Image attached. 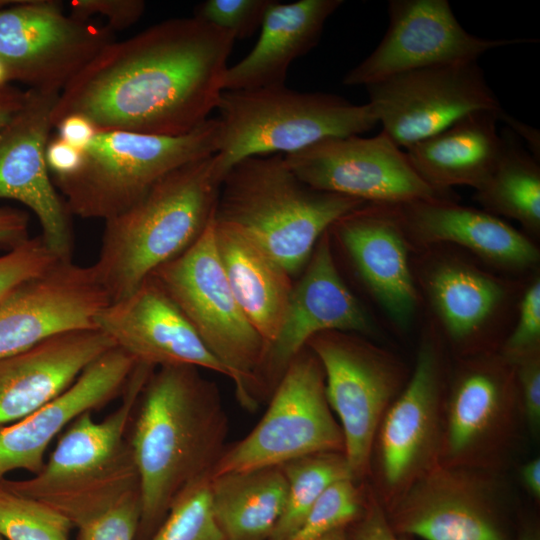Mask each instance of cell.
I'll return each instance as SVG.
<instances>
[{"label":"cell","instance_id":"ac0fdd59","mask_svg":"<svg viewBox=\"0 0 540 540\" xmlns=\"http://www.w3.org/2000/svg\"><path fill=\"white\" fill-rule=\"evenodd\" d=\"M57 93L27 89L19 110L0 124V199L25 205L37 217L41 237L60 261H72V215L46 163Z\"/></svg>","mask_w":540,"mask_h":540},{"label":"cell","instance_id":"7bdbcfd3","mask_svg":"<svg viewBox=\"0 0 540 540\" xmlns=\"http://www.w3.org/2000/svg\"><path fill=\"white\" fill-rule=\"evenodd\" d=\"M45 157L51 177H62L74 173L80 167L83 151L56 136L50 138Z\"/></svg>","mask_w":540,"mask_h":540},{"label":"cell","instance_id":"f35d334b","mask_svg":"<svg viewBox=\"0 0 540 540\" xmlns=\"http://www.w3.org/2000/svg\"><path fill=\"white\" fill-rule=\"evenodd\" d=\"M500 353L512 364L540 353L539 278H534L523 293L516 325Z\"/></svg>","mask_w":540,"mask_h":540},{"label":"cell","instance_id":"60d3db41","mask_svg":"<svg viewBox=\"0 0 540 540\" xmlns=\"http://www.w3.org/2000/svg\"><path fill=\"white\" fill-rule=\"evenodd\" d=\"M514 365L524 420L530 431L536 434L540 426V353Z\"/></svg>","mask_w":540,"mask_h":540},{"label":"cell","instance_id":"484cf974","mask_svg":"<svg viewBox=\"0 0 540 540\" xmlns=\"http://www.w3.org/2000/svg\"><path fill=\"white\" fill-rule=\"evenodd\" d=\"M342 4V0L272 1L257 43L242 60L227 68L223 89L284 86L291 63L318 45L326 21Z\"/></svg>","mask_w":540,"mask_h":540},{"label":"cell","instance_id":"e0dca14e","mask_svg":"<svg viewBox=\"0 0 540 540\" xmlns=\"http://www.w3.org/2000/svg\"><path fill=\"white\" fill-rule=\"evenodd\" d=\"M389 25L378 46L343 77L347 86H368L433 66L477 62L489 50L536 39H486L468 33L447 0H390Z\"/></svg>","mask_w":540,"mask_h":540},{"label":"cell","instance_id":"277c9868","mask_svg":"<svg viewBox=\"0 0 540 540\" xmlns=\"http://www.w3.org/2000/svg\"><path fill=\"white\" fill-rule=\"evenodd\" d=\"M366 203L309 186L280 155L252 156L228 170L214 219L238 229L293 276L321 236Z\"/></svg>","mask_w":540,"mask_h":540},{"label":"cell","instance_id":"4fadbf2b","mask_svg":"<svg viewBox=\"0 0 540 540\" xmlns=\"http://www.w3.org/2000/svg\"><path fill=\"white\" fill-rule=\"evenodd\" d=\"M104 24L66 14L54 0H0V62L8 83L59 94L109 43Z\"/></svg>","mask_w":540,"mask_h":540},{"label":"cell","instance_id":"b9f144b4","mask_svg":"<svg viewBox=\"0 0 540 540\" xmlns=\"http://www.w3.org/2000/svg\"><path fill=\"white\" fill-rule=\"evenodd\" d=\"M350 535L353 540H401L400 535L391 528L385 511L372 489L368 490L365 510L352 524Z\"/></svg>","mask_w":540,"mask_h":540},{"label":"cell","instance_id":"e575fe53","mask_svg":"<svg viewBox=\"0 0 540 540\" xmlns=\"http://www.w3.org/2000/svg\"><path fill=\"white\" fill-rule=\"evenodd\" d=\"M367 498L368 491L353 478L333 482L318 497L289 540H315L328 532L352 525L363 514Z\"/></svg>","mask_w":540,"mask_h":540},{"label":"cell","instance_id":"4316f807","mask_svg":"<svg viewBox=\"0 0 540 540\" xmlns=\"http://www.w3.org/2000/svg\"><path fill=\"white\" fill-rule=\"evenodd\" d=\"M500 110H476L440 132L410 146L406 155L432 187L449 192L456 185L478 190L493 173L503 147L497 131Z\"/></svg>","mask_w":540,"mask_h":540},{"label":"cell","instance_id":"4dcf8cb0","mask_svg":"<svg viewBox=\"0 0 540 540\" xmlns=\"http://www.w3.org/2000/svg\"><path fill=\"white\" fill-rule=\"evenodd\" d=\"M499 161L475 199L484 210L519 222L531 234L540 231V166L508 128Z\"/></svg>","mask_w":540,"mask_h":540},{"label":"cell","instance_id":"8d00e7d4","mask_svg":"<svg viewBox=\"0 0 540 540\" xmlns=\"http://www.w3.org/2000/svg\"><path fill=\"white\" fill-rule=\"evenodd\" d=\"M58 261L41 235L28 237L0 255V302L19 285L42 274Z\"/></svg>","mask_w":540,"mask_h":540},{"label":"cell","instance_id":"bcb514c9","mask_svg":"<svg viewBox=\"0 0 540 540\" xmlns=\"http://www.w3.org/2000/svg\"><path fill=\"white\" fill-rule=\"evenodd\" d=\"M499 121H504L508 129L511 130L515 135H519L524 139L528 148L530 149L531 155L539 161L540 157V132L538 129L521 122L520 120L514 118L513 116L507 114L502 110L499 113Z\"/></svg>","mask_w":540,"mask_h":540},{"label":"cell","instance_id":"d4e9b609","mask_svg":"<svg viewBox=\"0 0 540 540\" xmlns=\"http://www.w3.org/2000/svg\"><path fill=\"white\" fill-rule=\"evenodd\" d=\"M395 207L407 239L417 244L453 243L508 270L529 269L539 261V250L526 235L485 210L447 199L415 200Z\"/></svg>","mask_w":540,"mask_h":540},{"label":"cell","instance_id":"f546056e","mask_svg":"<svg viewBox=\"0 0 540 540\" xmlns=\"http://www.w3.org/2000/svg\"><path fill=\"white\" fill-rule=\"evenodd\" d=\"M215 519L226 540H267L286 502L281 466L210 477Z\"/></svg>","mask_w":540,"mask_h":540},{"label":"cell","instance_id":"7402d4cb","mask_svg":"<svg viewBox=\"0 0 540 540\" xmlns=\"http://www.w3.org/2000/svg\"><path fill=\"white\" fill-rule=\"evenodd\" d=\"M136 364L126 352L113 347L57 397L24 418L0 426V481L17 469L39 473L52 440L81 414L121 397Z\"/></svg>","mask_w":540,"mask_h":540},{"label":"cell","instance_id":"d590c367","mask_svg":"<svg viewBox=\"0 0 540 540\" xmlns=\"http://www.w3.org/2000/svg\"><path fill=\"white\" fill-rule=\"evenodd\" d=\"M141 516L140 485L78 525L76 540H136Z\"/></svg>","mask_w":540,"mask_h":540},{"label":"cell","instance_id":"f907efd6","mask_svg":"<svg viewBox=\"0 0 540 540\" xmlns=\"http://www.w3.org/2000/svg\"><path fill=\"white\" fill-rule=\"evenodd\" d=\"M315 540H353V538L347 533L346 528H340L328 532Z\"/></svg>","mask_w":540,"mask_h":540},{"label":"cell","instance_id":"9c48e42d","mask_svg":"<svg viewBox=\"0 0 540 540\" xmlns=\"http://www.w3.org/2000/svg\"><path fill=\"white\" fill-rule=\"evenodd\" d=\"M523 421L515 365L501 353L467 354L447 382L438 463L498 472Z\"/></svg>","mask_w":540,"mask_h":540},{"label":"cell","instance_id":"2e32d148","mask_svg":"<svg viewBox=\"0 0 540 540\" xmlns=\"http://www.w3.org/2000/svg\"><path fill=\"white\" fill-rule=\"evenodd\" d=\"M366 89L382 131L401 149L440 132L470 112L502 109L477 62L413 70Z\"/></svg>","mask_w":540,"mask_h":540},{"label":"cell","instance_id":"f6af8a7d","mask_svg":"<svg viewBox=\"0 0 540 540\" xmlns=\"http://www.w3.org/2000/svg\"><path fill=\"white\" fill-rule=\"evenodd\" d=\"M58 137L71 146L83 150L97 133L92 122L78 114L69 115L55 126Z\"/></svg>","mask_w":540,"mask_h":540},{"label":"cell","instance_id":"3957f363","mask_svg":"<svg viewBox=\"0 0 540 540\" xmlns=\"http://www.w3.org/2000/svg\"><path fill=\"white\" fill-rule=\"evenodd\" d=\"M223 179L216 154L204 157L168 173L104 221L91 266L111 301L130 294L199 238L214 217Z\"/></svg>","mask_w":540,"mask_h":540},{"label":"cell","instance_id":"8992f818","mask_svg":"<svg viewBox=\"0 0 540 540\" xmlns=\"http://www.w3.org/2000/svg\"><path fill=\"white\" fill-rule=\"evenodd\" d=\"M216 109V157L224 176L247 157L292 154L328 138L362 134L378 124L369 103L356 105L335 94L300 92L286 85L224 90Z\"/></svg>","mask_w":540,"mask_h":540},{"label":"cell","instance_id":"d6a6232c","mask_svg":"<svg viewBox=\"0 0 540 540\" xmlns=\"http://www.w3.org/2000/svg\"><path fill=\"white\" fill-rule=\"evenodd\" d=\"M73 527L53 508L0 484V537L4 540H70Z\"/></svg>","mask_w":540,"mask_h":540},{"label":"cell","instance_id":"ba28073f","mask_svg":"<svg viewBox=\"0 0 540 540\" xmlns=\"http://www.w3.org/2000/svg\"><path fill=\"white\" fill-rule=\"evenodd\" d=\"M177 304L209 351L229 370L237 400L254 411L266 342L238 305L214 236V217L182 254L151 275Z\"/></svg>","mask_w":540,"mask_h":540},{"label":"cell","instance_id":"6da1fadb","mask_svg":"<svg viewBox=\"0 0 540 540\" xmlns=\"http://www.w3.org/2000/svg\"><path fill=\"white\" fill-rule=\"evenodd\" d=\"M234 41L232 33L195 16L114 40L59 93L54 127L78 114L97 131L187 134L216 109Z\"/></svg>","mask_w":540,"mask_h":540},{"label":"cell","instance_id":"7dc6e473","mask_svg":"<svg viewBox=\"0 0 540 540\" xmlns=\"http://www.w3.org/2000/svg\"><path fill=\"white\" fill-rule=\"evenodd\" d=\"M26 96L27 90L19 89L12 84L0 86V124L21 108Z\"/></svg>","mask_w":540,"mask_h":540},{"label":"cell","instance_id":"44dd1931","mask_svg":"<svg viewBox=\"0 0 540 540\" xmlns=\"http://www.w3.org/2000/svg\"><path fill=\"white\" fill-rule=\"evenodd\" d=\"M95 323L115 347L137 363L154 368L190 365L232 378L181 309L151 276L127 296L111 301Z\"/></svg>","mask_w":540,"mask_h":540},{"label":"cell","instance_id":"7a4b0ae2","mask_svg":"<svg viewBox=\"0 0 540 540\" xmlns=\"http://www.w3.org/2000/svg\"><path fill=\"white\" fill-rule=\"evenodd\" d=\"M228 418L219 390L199 368H155L127 433L141 493L136 540H149L174 500L210 475L226 449Z\"/></svg>","mask_w":540,"mask_h":540},{"label":"cell","instance_id":"5bb4252c","mask_svg":"<svg viewBox=\"0 0 540 540\" xmlns=\"http://www.w3.org/2000/svg\"><path fill=\"white\" fill-rule=\"evenodd\" d=\"M497 472L437 464L385 511L398 535L510 540Z\"/></svg>","mask_w":540,"mask_h":540},{"label":"cell","instance_id":"7c38bea8","mask_svg":"<svg viewBox=\"0 0 540 540\" xmlns=\"http://www.w3.org/2000/svg\"><path fill=\"white\" fill-rule=\"evenodd\" d=\"M319 359L329 406L344 436V454L354 480L370 475L380 422L409 377L392 353L356 333L326 331L306 345Z\"/></svg>","mask_w":540,"mask_h":540},{"label":"cell","instance_id":"c3c4849f","mask_svg":"<svg viewBox=\"0 0 540 540\" xmlns=\"http://www.w3.org/2000/svg\"><path fill=\"white\" fill-rule=\"evenodd\" d=\"M522 483L528 493L535 499L540 498V458L526 462L520 470Z\"/></svg>","mask_w":540,"mask_h":540},{"label":"cell","instance_id":"836d02e7","mask_svg":"<svg viewBox=\"0 0 540 540\" xmlns=\"http://www.w3.org/2000/svg\"><path fill=\"white\" fill-rule=\"evenodd\" d=\"M209 485L210 475L189 485L149 540H226L213 513Z\"/></svg>","mask_w":540,"mask_h":540},{"label":"cell","instance_id":"816d5d0a","mask_svg":"<svg viewBox=\"0 0 540 540\" xmlns=\"http://www.w3.org/2000/svg\"><path fill=\"white\" fill-rule=\"evenodd\" d=\"M5 84H9L7 80V73L3 64L0 62V86H3Z\"/></svg>","mask_w":540,"mask_h":540},{"label":"cell","instance_id":"cb8c5ba5","mask_svg":"<svg viewBox=\"0 0 540 540\" xmlns=\"http://www.w3.org/2000/svg\"><path fill=\"white\" fill-rule=\"evenodd\" d=\"M113 347L112 340L100 330H80L1 358L0 426L24 418L57 397Z\"/></svg>","mask_w":540,"mask_h":540},{"label":"cell","instance_id":"f5cc1de1","mask_svg":"<svg viewBox=\"0 0 540 540\" xmlns=\"http://www.w3.org/2000/svg\"><path fill=\"white\" fill-rule=\"evenodd\" d=\"M0 540H4L2 537H0Z\"/></svg>","mask_w":540,"mask_h":540},{"label":"cell","instance_id":"52a82bcc","mask_svg":"<svg viewBox=\"0 0 540 540\" xmlns=\"http://www.w3.org/2000/svg\"><path fill=\"white\" fill-rule=\"evenodd\" d=\"M219 139L217 118L180 136L97 131L82 150L80 167L52 181L72 216L105 221L132 206L168 173L216 154Z\"/></svg>","mask_w":540,"mask_h":540},{"label":"cell","instance_id":"f1b7e54d","mask_svg":"<svg viewBox=\"0 0 540 540\" xmlns=\"http://www.w3.org/2000/svg\"><path fill=\"white\" fill-rule=\"evenodd\" d=\"M214 236L231 291L268 346L275 339L286 313L294 285L292 276L233 226L214 219Z\"/></svg>","mask_w":540,"mask_h":540},{"label":"cell","instance_id":"9a60e30c","mask_svg":"<svg viewBox=\"0 0 540 540\" xmlns=\"http://www.w3.org/2000/svg\"><path fill=\"white\" fill-rule=\"evenodd\" d=\"M284 159L309 186L367 203L454 200L450 191L429 185L413 168L406 152L383 131L369 138H328Z\"/></svg>","mask_w":540,"mask_h":540},{"label":"cell","instance_id":"ffe728a7","mask_svg":"<svg viewBox=\"0 0 540 540\" xmlns=\"http://www.w3.org/2000/svg\"><path fill=\"white\" fill-rule=\"evenodd\" d=\"M110 302L92 266L56 262L0 302V359L59 334L97 329Z\"/></svg>","mask_w":540,"mask_h":540},{"label":"cell","instance_id":"ab89813d","mask_svg":"<svg viewBox=\"0 0 540 540\" xmlns=\"http://www.w3.org/2000/svg\"><path fill=\"white\" fill-rule=\"evenodd\" d=\"M71 15L90 20L101 16L113 31L129 28L144 14L146 3L143 0H70L67 4Z\"/></svg>","mask_w":540,"mask_h":540},{"label":"cell","instance_id":"8fae6325","mask_svg":"<svg viewBox=\"0 0 540 540\" xmlns=\"http://www.w3.org/2000/svg\"><path fill=\"white\" fill-rule=\"evenodd\" d=\"M322 452L344 453V436L326 397L323 367L306 346L272 392L264 416L247 436L226 447L210 477Z\"/></svg>","mask_w":540,"mask_h":540},{"label":"cell","instance_id":"30bf717a","mask_svg":"<svg viewBox=\"0 0 540 540\" xmlns=\"http://www.w3.org/2000/svg\"><path fill=\"white\" fill-rule=\"evenodd\" d=\"M446 381L440 341L430 329L423 334L411 375L375 436L370 475L384 510L439 462Z\"/></svg>","mask_w":540,"mask_h":540},{"label":"cell","instance_id":"ee69618b","mask_svg":"<svg viewBox=\"0 0 540 540\" xmlns=\"http://www.w3.org/2000/svg\"><path fill=\"white\" fill-rule=\"evenodd\" d=\"M29 237V215L25 212L0 206V244L9 248Z\"/></svg>","mask_w":540,"mask_h":540},{"label":"cell","instance_id":"5b68a950","mask_svg":"<svg viewBox=\"0 0 540 540\" xmlns=\"http://www.w3.org/2000/svg\"><path fill=\"white\" fill-rule=\"evenodd\" d=\"M154 369L137 363L117 408L101 421L93 412L81 414L58 436L39 473L23 480L3 479L0 484L53 508L74 527L139 484L127 433Z\"/></svg>","mask_w":540,"mask_h":540},{"label":"cell","instance_id":"681fc988","mask_svg":"<svg viewBox=\"0 0 540 540\" xmlns=\"http://www.w3.org/2000/svg\"><path fill=\"white\" fill-rule=\"evenodd\" d=\"M515 540H540L539 530L534 524H526L519 530Z\"/></svg>","mask_w":540,"mask_h":540},{"label":"cell","instance_id":"74e56055","mask_svg":"<svg viewBox=\"0 0 540 540\" xmlns=\"http://www.w3.org/2000/svg\"><path fill=\"white\" fill-rule=\"evenodd\" d=\"M273 0H206L197 5L195 17L228 31L236 39L250 37L261 27Z\"/></svg>","mask_w":540,"mask_h":540},{"label":"cell","instance_id":"83f0119b","mask_svg":"<svg viewBox=\"0 0 540 540\" xmlns=\"http://www.w3.org/2000/svg\"><path fill=\"white\" fill-rule=\"evenodd\" d=\"M421 281L446 336L460 347L476 345L496 322L508 298L503 281L453 257L430 262Z\"/></svg>","mask_w":540,"mask_h":540},{"label":"cell","instance_id":"1f68e13d","mask_svg":"<svg viewBox=\"0 0 540 540\" xmlns=\"http://www.w3.org/2000/svg\"><path fill=\"white\" fill-rule=\"evenodd\" d=\"M281 469L287 481L286 502L267 540H289L330 484L353 478L343 452L307 455L282 464Z\"/></svg>","mask_w":540,"mask_h":540},{"label":"cell","instance_id":"d6986e66","mask_svg":"<svg viewBox=\"0 0 540 540\" xmlns=\"http://www.w3.org/2000/svg\"><path fill=\"white\" fill-rule=\"evenodd\" d=\"M343 331L367 335L374 324L349 290L334 262L331 234L319 239L298 282L275 339L257 373L260 400L271 396L292 360L315 335Z\"/></svg>","mask_w":540,"mask_h":540},{"label":"cell","instance_id":"603a6c76","mask_svg":"<svg viewBox=\"0 0 540 540\" xmlns=\"http://www.w3.org/2000/svg\"><path fill=\"white\" fill-rule=\"evenodd\" d=\"M360 278L400 328L412 322L419 303L408 260V239L395 205L366 203L329 229Z\"/></svg>","mask_w":540,"mask_h":540}]
</instances>
